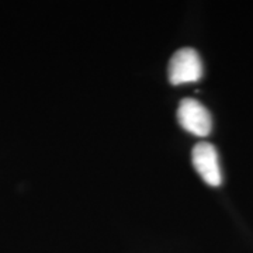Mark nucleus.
Returning <instances> with one entry per match:
<instances>
[{"instance_id": "2", "label": "nucleus", "mask_w": 253, "mask_h": 253, "mask_svg": "<svg viewBox=\"0 0 253 253\" xmlns=\"http://www.w3.org/2000/svg\"><path fill=\"white\" fill-rule=\"evenodd\" d=\"M177 121L187 132L196 136H207L212 128L210 111L194 99L181 100L177 107Z\"/></svg>"}, {"instance_id": "3", "label": "nucleus", "mask_w": 253, "mask_h": 253, "mask_svg": "<svg viewBox=\"0 0 253 253\" xmlns=\"http://www.w3.org/2000/svg\"><path fill=\"white\" fill-rule=\"evenodd\" d=\"M193 166L199 176L208 186L218 187L222 183V173L219 168V159L215 146L208 142H200L193 148L191 154Z\"/></svg>"}, {"instance_id": "1", "label": "nucleus", "mask_w": 253, "mask_h": 253, "mask_svg": "<svg viewBox=\"0 0 253 253\" xmlns=\"http://www.w3.org/2000/svg\"><path fill=\"white\" fill-rule=\"evenodd\" d=\"M169 81L172 84L194 83L203 78V62L199 52L193 48L176 51L169 63Z\"/></svg>"}]
</instances>
